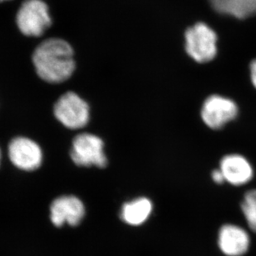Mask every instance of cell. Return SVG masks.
Masks as SVG:
<instances>
[{"label":"cell","mask_w":256,"mask_h":256,"mask_svg":"<svg viewBox=\"0 0 256 256\" xmlns=\"http://www.w3.org/2000/svg\"><path fill=\"white\" fill-rule=\"evenodd\" d=\"M32 62L39 79L52 85L69 80L76 69L72 46L65 39L59 38L42 42L34 49Z\"/></svg>","instance_id":"cell-1"},{"label":"cell","mask_w":256,"mask_h":256,"mask_svg":"<svg viewBox=\"0 0 256 256\" xmlns=\"http://www.w3.org/2000/svg\"><path fill=\"white\" fill-rule=\"evenodd\" d=\"M15 22L24 36L40 38L52 25L48 5L44 0H25L18 10Z\"/></svg>","instance_id":"cell-2"},{"label":"cell","mask_w":256,"mask_h":256,"mask_svg":"<svg viewBox=\"0 0 256 256\" xmlns=\"http://www.w3.org/2000/svg\"><path fill=\"white\" fill-rule=\"evenodd\" d=\"M52 112L59 123L72 130L85 128L90 118V104L74 92L62 94L54 104Z\"/></svg>","instance_id":"cell-3"},{"label":"cell","mask_w":256,"mask_h":256,"mask_svg":"<svg viewBox=\"0 0 256 256\" xmlns=\"http://www.w3.org/2000/svg\"><path fill=\"white\" fill-rule=\"evenodd\" d=\"M186 51L192 59L200 63L213 60L218 52V36L203 22L189 28L185 34Z\"/></svg>","instance_id":"cell-4"},{"label":"cell","mask_w":256,"mask_h":256,"mask_svg":"<svg viewBox=\"0 0 256 256\" xmlns=\"http://www.w3.org/2000/svg\"><path fill=\"white\" fill-rule=\"evenodd\" d=\"M104 145L102 138L93 134H79L73 138L70 158L78 166L104 168L107 165V158Z\"/></svg>","instance_id":"cell-5"},{"label":"cell","mask_w":256,"mask_h":256,"mask_svg":"<svg viewBox=\"0 0 256 256\" xmlns=\"http://www.w3.org/2000/svg\"><path fill=\"white\" fill-rule=\"evenodd\" d=\"M8 157L12 164L24 171H32L41 166L42 152L35 141L26 137H16L8 144Z\"/></svg>","instance_id":"cell-6"},{"label":"cell","mask_w":256,"mask_h":256,"mask_svg":"<svg viewBox=\"0 0 256 256\" xmlns=\"http://www.w3.org/2000/svg\"><path fill=\"white\" fill-rule=\"evenodd\" d=\"M237 114L236 104L232 100L218 94L206 100L200 113L204 123L213 130L222 128L226 124L233 120Z\"/></svg>","instance_id":"cell-7"},{"label":"cell","mask_w":256,"mask_h":256,"mask_svg":"<svg viewBox=\"0 0 256 256\" xmlns=\"http://www.w3.org/2000/svg\"><path fill=\"white\" fill-rule=\"evenodd\" d=\"M51 220L56 226H62L66 222L76 226L85 216L82 202L74 196L58 198L51 206Z\"/></svg>","instance_id":"cell-8"},{"label":"cell","mask_w":256,"mask_h":256,"mask_svg":"<svg viewBox=\"0 0 256 256\" xmlns=\"http://www.w3.org/2000/svg\"><path fill=\"white\" fill-rule=\"evenodd\" d=\"M250 244L249 234L238 226L226 224L219 230L218 246L226 256H244L248 252Z\"/></svg>","instance_id":"cell-9"},{"label":"cell","mask_w":256,"mask_h":256,"mask_svg":"<svg viewBox=\"0 0 256 256\" xmlns=\"http://www.w3.org/2000/svg\"><path fill=\"white\" fill-rule=\"evenodd\" d=\"M220 170L225 181L234 186L248 184L254 175L249 161L239 154L226 155L220 160Z\"/></svg>","instance_id":"cell-10"},{"label":"cell","mask_w":256,"mask_h":256,"mask_svg":"<svg viewBox=\"0 0 256 256\" xmlns=\"http://www.w3.org/2000/svg\"><path fill=\"white\" fill-rule=\"evenodd\" d=\"M213 8L222 14L244 20L256 14V0H209Z\"/></svg>","instance_id":"cell-11"},{"label":"cell","mask_w":256,"mask_h":256,"mask_svg":"<svg viewBox=\"0 0 256 256\" xmlns=\"http://www.w3.org/2000/svg\"><path fill=\"white\" fill-rule=\"evenodd\" d=\"M152 210L151 200L146 198H140L124 204L121 209V219L128 225L140 226L148 220Z\"/></svg>","instance_id":"cell-12"},{"label":"cell","mask_w":256,"mask_h":256,"mask_svg":"<svg viewBox=\"0 0 256 256\" xmlns=\"http://www.w3.org/2000/svg\"><path fill=\"white\" fill-rule=\"evenodd\" d=\"M240 208H242V212L244 214V218L246 220L250 229L252 232L256 233V209L246 202L243 200L242 204H240Z\"/></svg>","instance_id":"cell-13"},{"label":"cell","mask_w":256,"mask_h":256,"mask_svg":"<svg viewBox=\"0 0 256 256\" xmlns=\"http://www.w3.org/2000/svg\"><path fill=\"white\" fill-rule=\"evenodd\" d=\"M244 200L253 206L256 209V189L247 192L246 194H244Z\"/></svg>","instance_id":"cell-14"},{"label":"cell","mask_w":256,"mask_h":256,"mask_svg":"<svg viewBox=\"0 0 256 256\" xmlns=\"http://www.w3.org/2000/svg\"><path fill=\"white\" fill-rule=\"evenodd\" d=\"M212 178L216 184H222L225 182V178L220 170H216L212 172Z\"/></svg>","instance_id":"cell-15"},{"label":"cell","mask_w":256,"mask_h":256,"mask_svg":"<svg viewBox=\"0 0 256 256\" xmlns=\"http://www.w3.org/2000/svg\"><path fill=\"white\" fill-rule=\"evenodd\" d=\"M250 76H252V83L256 88V59L250 64Z\"/></svg>","instance_id":"cell-16"},{"label":"cell","mask_w":256,"mask_h":256,"mask_svg":"<svg viewBox=\"0 0 256 256\" xmlns=\"http://www.w3.org/2000/svg\"><path fill=\"white\" fill-rule=\"evenodd\" d=\"M4 1H10V0H0V2H4Z\"/></svg>","instance_id":"cell-17"},{"label":"cell","mask_w":256,"mask_h":256,"mask_svg":"<svg viewBox=\"0 0 256 256\" xmlns=\"http://www.w3.org/2000/svg\"><path fill=\"white\" fill-rule=\"evenodd\" d=\"M0 160H1V150H0Z\"/></svg>","instance_id":"cell-18"}]
</instances>
